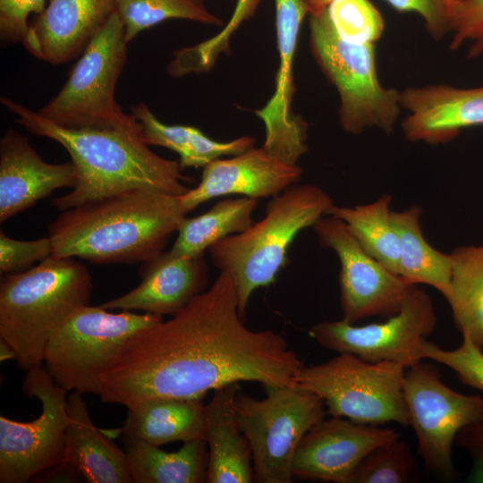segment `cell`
Instances as JSON below:
<instances>
[{
    "label": "cell",
    "instance_id": "cell-7",
    "mask_svg": "<svg viewBox=\"0 0 483 483\" xmlns=\"http://www.w3.org/2000/svg\"><path fill=\"white\" fill-rule=\"evenodd\" d=\"M162 320L161 315L148 312L113 313L101 306L80 307L50 338L43 366L54 382L68 392L99 395L102 377L117 361L126 343Z\"/></svg>",
    "mask_w": 483,
    "mask_h": 483
},
{
    "label": "cell",
    "instance_id": "cell-9",
    "mask_svg": "<svg viewBox=\"0 0 483 483\" xmlns=\"http://www.w3.org/2000/svg\"><path fill=\"white\" fill-rule=\"evenodd\" d=\"M127 44L123 24L114 11L88 43L65 84L38 114L68 129L136 125L137 120L114 99Z\"/></svg>",
    "mask_w": 483,
    "mask_h": 483
},
{
    "label": "cell",
    "instance_id": "cell-28",
    "mask_svg": "<svg viewBox=\"0 0 483 483\" xmlns=\"http://www.w3.org/2000/svg\"><path fill=\"white\" fill-rule=\"evenodd\" d=\"M258 199L241 196L218 200L207 212L184 218L170 251L177 256L197 258L216 242L241 233L252 223Z\"/></svg>",
    "mask_w": 483,
    "mask_h": 483
},
{
    "label": "cell",
    "instance_id": "cell-37",
    "mask_svg": "<svg viewBox=\"0 0 483 483\" xmlns=\"http://www.w3.org/2000/svg\"><path fill=\"white\" fill-rule=\"evenodd\" d=\"M54 250L51 237L32 241L11 238L0 232V273L16 274L26 271L35 262H41L52 255Z\"/></svg>",
    "mask_w": 483,
    "mask_h": 483
},
{
    "label": "cell",
    "instance_id": "cell-41",
    "mask_svg": "<svg viewBox=\"0 0 483 483\" xmlns=\"http://www.w3.org/2000/svg\"><path fill=\"white\" fill-rule=\"evenodd\" d=\"M0 358L1 361H4L6 360H15L16 354L13 349L4 340L0 339Z\"/></svg>",
    "mask_w": 483,
    "mask_h": 483
},
{
    "label": "cell",
    "instance_id": "cell-34",
    "mask_svg": "<svg viewBox=\"0 0 483 483\" xmlns=\"http://www.w3.org/2000/svg\"><path fill=\"white\" fill-rule=\"evenodd\" d=\"M327 11L337 33L348 42L374 44L384 32L383 17L369 0H332Z\"/></svg>",
    "mask_w": 483,
    "mask_h": 483
},
{
    "label": "cell",
    "instance_id": "cell-18",
    "mask_svg": "<svg viewBox=\"0 0 483 483\" xmlns=\"http://www.w3.org/2000/svg\"><path fill=\"white\" fill-rule=\"evenodd\" d=\"M400 104L408 111L402 129L409 141L442 144L463 129L483 125V85L409 87L400 91Z\"/></svg>",
    "mask_w": 483,
    "mask_h": 483
},
{
    "label": "cell",
    "instance_id": "cell-43",
    "mask_svg": "<svg viewBox=\"0 0 483 483\" xmlns=\"http://www.w3.org/2000/svg\"><path fill=\"white\" fill-rule=\"evenodd\" d=\"M450 2H459V1H462V0H448Z\"/></svg>",
    "mask_w": 483,
    "mask_h": 483
},
{
    "label": "cell",
    "instance_id": "cell-27",
    "mask_svg": "<svg viewBox=\"0 0 483 483\" xmlns=\"http://www.w3.org/2000/svg\"><path fill=\"white\" fill-rule=\"evenodd\" d=\"M421 215L419 206L391 213L401 248L398 275L411 284L429 285L446 299L450 292L451 255L436 250L425 239Z\"/></svg>",
    "mask_w": 483,
    "mask_h": 483
},
{
    "label": "cell",
    "instance_id": "cell-1",
    "mask_svg": "<svg viewBox=\"0 0 483 483\" xmlns=\"http://www.w3.org/2000/svg\"><path fill=\"white\" fill-rule=\"evenodd\" d=\"M302 366L282 335L245 326L233 278L219 271L182 310L126 343L99 396L128 409L154 398L202 399L241 381L294 385Z\"/></svg>",
    "mask_w": 483,
    "mask_h": 483
},
{
    "label": "cell",
    "instance_id": "cell-36",
    "mask_svg": "<svg viewBox=\"0 0 483 483\" xmlns=\"http://www.w3.org/2000/svg\"><path fill=\"white\" fill-rule=\"evenodd\" d=\"M447 16L453 33L450 48L469 43V58L483 55V0L448 1Z\"/></svg>",
    "mask_w": 483,
    "mask_h": 483
},
{
    "label": "cell",
    "instance_id": "cell-31",
    "mask_svg": "<svg viewBox=\"0 0 483 483\" xmlns=\"http://www.w3.org/2000/svg\"><path fill=\"white\" fill-rule=\"evenodd\" d=\"M114 5L127 43L143 30L170 19L223 25V21L205 6L203 0H114Z\"/></svg>",
    "mask_w": 483,
    "mask_h": 483
},
{
    "label": "cell",
    "instance_id": "cell-10",
    "mask_svg": "<svg viewBox=\"0 0 483 483\" xmlns=\"http://www.w3.org/2000/svg\"><path fill=\"white\" fill-rule=\"evenodd\" d=\"M405 369L393 361L369 362L339 353L316 365L302 366L295 384L318 394L326 414L354 422L410 425L404 398Z\"/></svg>",
    "mask_w": 483,
    "mask_h": 483
},
{
    "label": "cell",
    "instance_id": "cell-40",
    "mask_svg": "<svg viewBox=\"0 0 483 483\" xmlns=\"http://www.w3.org/2000/svg\"><path fill=\"white\" fill-rule=\"evenodd\" d=\"M455 444L471 458L472 464L467 481L483 483V421L462 428L456 436Z\"/></svg>",
    "mask_w": 483,
    "mask_h": 483
},
{
    "label": "cell",
    "instance_id": "cell-24",
    "mask_svg": "<svg viewBox=\"0 0 483 483\" xmlns=\"http://www.w3.org/2000/svg\"><path fill=\"white\" fill-rule=\"evenodd\" d=\"M202 399L161 397L128 409L121 428L125 439L161 446L174 441L203 438Z\"/></svg>",
    "mask_w": 483,
    "mask_h": 483
},
{
    "label": "cell",
    "instance_id": "cell-21",
    "mask_svg": "<svg viewBox=\"0 0 483 483\" xmlns=\"http://www.w3.org/2000/svg\"><path fill=\"white\" fill-rule=\"evenodd\" d=\"M114 11V0H49L22 44L42 61L65 63L84 50Z\"/></svg>",
    "mask_w": 483,
    "mask_h": 483
},
{
    "label": "cell",
    "instance_id": "cell-6",
    "mask_svg": "<svg viewBox=\"0 0 483 483\" xmlns=\"http://www.w3.org/2000/svg\"><path fill=\"white\" fill-rule=\"evenodd\" d=\"M312 55L337 90L342 129L357 135L367 129L391 134L402 106L400 91L379 81L372 43L356 44L342 38L327 7L309 13Z\"/></svg>",
    "mask_w": 483,
    "mask_h": 483
},
{
    "label": "cell",
    "instance_id": "cell-30",
    "mask_svg": "<svg viewBox=\"0 0 483 483\" xmlns=\"http://www.w3.org/2000/svg\"><path fill=\"white\" fill-rule=\"evenodd\" d=\"M392 197L384 194L376 200L354 207L333 205L328 215L342 219L360 246L395 275L400 262V241L392 223Z\"/></svg>",
    "mask_w": 483,
    "mask_h": 483
},
{
    "label": "cell",
    "instance_id": "cell-42",
    "mask_svg": "<svg viewBox=\"0 0 483 483\" xmlns=\"http://www.w3.org/2000/svg\"><path fill=\"white\" fill-rule=\"evenodd\" d=\"M303 1L308 5L309 13L326 8L332 2V0H303Z\"/></svg>",
    "mask_w": 483,
    "mask_h": 483
},
{
    "label": "cell",
    "instance_id": "cell-23",
    "mask_svg": "<svg viewBox=\"0 0 483 483\" xmlns=\"http://www.w3.org/2000/svg\"><path fill=\"white\" fill-rule=\"evenodd\" d=\"M82 393L67 395L65 462L90 483H131L126 453L93 424Z\"/></svg>",
    "mask_w": 483,
    "mask_h": 483
},
{
    "label": "cell",
    "instance_id": "cell-16",
    "mask_svg": "<svg viewBox=\"0 0 483 483\" xmlns=\"http://www.w3.org/2000/svg\"><path fill=\"white\" fill-rule=\"evenodd\" d=\"M400 438L390 428L323 419L304 435L295 451L292 476L334 483H351L363 458L374 448Z\"/></svg>",
    "mask_w": 483,
    "mask_h": 483
},
{
    "label": "cell",
    "instance_id": "cell-11",
    "mask_svg": "<svg viewBox=\"0 0 483 483\" xmlns=\"http://www.w3.org/2000/svg\"><path fill=\"white\" fill-rule=\"evenodd\" d=\"M403 392L426 468L443 479H455L453 445L462 428L483 421V396L453 390L436 366L421 361L405 369Z\"/></svg>",
    "mask_w": 483,
    "mask_h": 483
},
{
    "label": "cell",
    "instance_id": "cell-8",
    "mask_svg": "<svg viewBox=\"0 0 483 483\" xmlns=\"http://www.w3.org/2000/svg\"><path fill=\"white\" fill-rule=\"evenodd\" d=\"M257 399L239 391L236 415L250 445L254 481L291 483L295 451L304 435L326 415L323 400L294 385H264Z\"/></svg>",
    "mask_w": 483,
    "mask_h": 483
},
{
    "label": "cell",
    "instance_id": "cell-20",
    "mask_svg": "<svg viewBox=\"0 0 483 483\" xmlns=\"http://www.w3.org/2000/svg\"><path fill=\"white\" fill-rule=\"evenodd\" d=\"M73 163L50 164L28 138L8 128L0 140V222L16 216L39 199L77 182Z\"/></svg>",
    "mask_w": 483,
    "mask_h": 483
},
{
    "label": "cell",
    "instance_id": "cell-15",
    "mask_svg": "<svg viewBox=\"0 0 483 483\" xmlns=\"http://www.w3.org/2000/svg\"><path fill=\"white\" fill-rule=\"evenodd\" d=\"M279 64L275 91L256 115L265 126L262 147L290 164L297 165L308 151V126L292 108L295 91L293 62L301 23L309 13L303 0H274Z\"/></svg>",
    "mask_w": 483,
    "mask_h": 483
},
{
    "label": "cell",
    "instance_id": "cell-26",
    "mask_svg": "<svg viewBox=\"0 0 483 483\" xmlns=\"http://www.w3.org/2000/svg\"><path fill=\"white\" fill-rule=\"evenodd\" d=\"M141 440L125 439L126 453L134 483L207 482L208 449L203 438L184 442L176 452L167 453Z\"/></svg>",
    "mask_w": 483,
    "mask_h": 483
},
{
    "label": "cell",
    "instance_id": "cell-13",
    "mask_svg": "<svg viewBox=\"0 0 483 483\" xmlns=\"http://www.w3.org/2000/svg\"><path fill=\"white\" fill-rule=\"evenodd\" d=\"M436 326L429 294L413 284L401 309L384 322L355 326L343 319L314 324L310 335L325 349L365 361H393L404 368L422 360L421 347Z\"/></svg>",
    "mask_w": 483,
    "mask_h": 483
},
{
    "label": "cell",
    "instance_id": "cell-3",
    "mask_svg": "<svg viewBox=\"0 0 483 483\" xmlns=\"http://www.w3.org/2000/svg\"><path fill=\"white\" fill-rule=\"evenodd\" d=\"M186 214L180 196L148 189L90 200L61 211L49 225L52 256L142 263L164 251Z\"/></svg>",
    "mask_w": 483,
    "mask_h": 483
},
{
    "label": "cell",
    "instance_id": "cell-5",
    "mask_svg": "<svg viewBox=\"0 0 483 483\" xmlns=\"http://www.w3.org/2000/svg\"><path fill=\"white\" fill-rule=\"evenodd\" d=\"M333 205L320 187L296 183L271 198L260 220L209 247L214 266L233 278L242 318L252 293L273 284L287 264L295 237L328 215Z\"/></svg>",
    "mask_w": 483,
    "mask_h": 483
},
{
    "label": "cell",
    "instance_id": "cell-39",
    "mask_svg": "<svg viewBox=\"0 0 483 483\" xmlns=\"http://www.w3.org/2000/svg\"><path fill=\"white\" fill-rule=\"evenodd\" d=\"M399 12H413L420 15L428 33L435 38H442L450 32L447 5L448 0H386Z\"/></svg>",
    "mask_w": 483,
    "mask_h": 483
},
{
    "label": "cell",
    "instance_id": "cell-14",
    "mask_svg": "<svg viewBox=\"0 0 483 483\" xmlns=\"http://www.w3.org/2000/svg\"><path fill=\"white\" fill-rule=\"evenodd\" d=\"M323 248L332 250L340 263V305L343 320H360L396 314L411 286L370 256L345 223L332 215L312 227Z\"/></svg>",
    "mask_w": 483,
    "mask_h": 483
},
{
    "label": "cell",
    "instance_id": "cell-12",
    "mask_svg": "<svg viewBox=\"0 0 483 483\" xmlns=\"http://www.w3.org/2000/svg\"><path fill=\"white\" fill-rule=\"evenodd\" d=\"M22 390L41 402L42 412L30 422L0 417L1 483H26L65 462L68 391L44 366L26 371Z\"/></svg>",
    "mask_w": 483,
    "mask_h": 483
},
{
    "label": "cell",
    "instance_id": "cell-2",
    "mask_svg": "<svg viewBox=\"0 0 483 483\" xmlns=\"http://www.w3.org/2000/svg\"><path fill=\"white\" fill-rule=\"evenodd\" d=\"M1 104L31 133L51 139L69 153L77 182L67 194L53 200L60 211L132 189L181 196L189 191L179 161L149 148L138 123L125 128L68 129L38 112L2 97ZM138 122V121H137Z\"/></svg>",
    "mask_w": 483,
    "mask_h": 483
},
{
    "label": "cell",
    "instance_id": "cell-25",
    "mask_svg": "<svg viewBox=\"0 0 483 483\" xmlns=\"http://www.w3.org/2000/svg\"><path fill=\"white\" fill-rule=\"evenodd\" d=\"M132 116L140 123L145 142L176 152L181 169L204 167L222 157H233L254 147L255 139L244 135L230 141H217L190 125L166 124L159 121L144 103L132 107Z\"/></svg>",
    "mask_w": 483,
    "mask_h": 483
},
{
    "label": "cell",
    "instance_id": "cell-38",
    "mask_svg": "<svg viewBox=\"0 0 483 483\" xmlns=\"http://www.w3.org/2000/svg\"><path fill=\"white\" fill-rule=\"evenodd\" d=\"M46 0H0V36L7 44L22 42L31 13L39 14L46 8Z\"/></svg>",
    "mask_w": 483,
    "mask_h": 483
},
{
    "label": "cell",
    "instance_id": "cell-35",
    "mask_svg": "<svg viewBox=\"0 0 483 483\" xmlns=\"http://www.w3.org/2000/svg\"><path fill=\"white\" fill-rule=\"evenodd\" d=\"M421 359H429L455 372L459 380L483 393V350L467 336L453 350H445L428 340L421 347Z\"/></svg>",
    "mask_w": 483,
    "mask_h": 483
},
{
    "label": "cell",
    "instance_id": "cell-33",
    "mask_svg": "<svg viewBox=\"0 0 483 483\" xmlns=\"http://www.w3.org/2000/svg\"><path fill=\"white\" fill-rule=\"evenodd\" d=\"M416 469L409 445L397 438L370 451L357 467L351 483L411 482Z\"/></svg>",
    "mask_w": 483,
    "mask_h": 483
},
{
    "label": "cell",
    "instance_id": "cell-29",
    "mask_svg": "<svg viewBox=\"0 0 483 483\" xmlns=\"http://www.w3.org/2000/svg\"><path fill=\"white\" fill-rule=\"evenodd\" d=\"M450 292L446 298L456 327L483 350V244L451 253Z\"/></svg>",
    "mask_w": 483,
    "mask_h": 483
},
{
    "label": "cell",
    "instance_id": "cell-4",
    "mask_svg": "<svg viewBox=\"0 0 483 483\" xmlns=\"http://www.w3.org/2000/svg\"><path fill=\"white\" fill-rule=\"evenodd\" d=\"M92 279L73 257L49 256L30 269L4 275L0 284V339L25 372L43 366L45 350L63 322L89 304Z\"/></svg>",
    "mask_w": 483,
    "mask_h": 483
},
{
    "label": "cell",
    "instance_id": "cell-19",
    "mask_svg": "<svg viewBox=\"0 0 483 483\" xmlns=\"http://www.w3.org/2000/svg\"><path fill=\"white\" fill-rule=\"evenodd\" d=\"M140 284L100 306L174 316L208 289V267L203 256L186 258L162 251L141 263Z\"/></svg>",
    "mask_w": 483,
    "mask_h": 483
},
{
    "label": "cell",
    "instance_id": "cell-32",
    "mask_svg": "<svg viewBox=\"0 0 483 483\" xmlns=\"http://www.w3.org/2000/svg\"><path fill=\"white\" fill-rule=\"evenodd\" d=\"M260 0H236L233 14L220 31L195 46L178 50L167 71L173 76L210 70L222 53H227L232 36L240 26L253 17Z\"/></svg>",
    "mask_w": 483,
    "mask_h": 483
},
{
    "label": "cell",
    "instance_id": "cell-17",
    "mask_svg": "<svg viewBox=\"0 0 483 483\" xmlns=\"http://www.w3.org/2000/svg\"><path fill=\"white\" fill-rule=\"evenodd\" d=\"M303 168L283 161L262 146L229 158H217L203 167L199 183L180 196L186 213L212 199L241 195L272 198L298 183Z\"/></svg>",
    "mask_w": 483,
    "mask_h": 483
},
{
    "label": "cell",
    "instance_id": "cell-22",
    "mask_svg": "<svg viewBox=\"0 0 483 483\" xmlns=\"http://www.w3.org/2000/svg\"><path fill=\"white\" fill-rule=\"evenodd\" d=\"M239 383L214 390L204 405L203 439L208 449V483H251L254 481L250 445L242 432L235 401Z\"/></svg>",
    "mask_w": 483,
    "mask_h": 483
}]
</instances>
